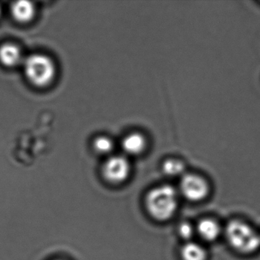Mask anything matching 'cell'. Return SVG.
I'll return each mask as SVG.
<instances>
[{
    "mask_svg": "<svg viewBox=\"0 0 260 260\" xmlns=\"http://www.w3.org/2000/svg\"><path fill=\"white\" fill-rule=\"evenodd\" d=\"M178 192L173 186L162 185L148 191L145 207L150 217L157 221H166L173 217L178 208Z\"/></svg>",
    "mask_w": 260,
    "mask_h": 260,
    "instance_id": "6da1fadb",
    "label": "cell"
},
{
    "mask_svg": "<svg viewBox=\"0 0 260 260\" xmlns=\"http://www.w3.org/2000/svg\"><path fill=\"white\" fill-rule=\"evenodd\" d=\"M224 235L230 246L240 253H253L260 247V234L242 220H231L225 228Z\"/></svg>",
    "mask_w": 260,
    "mask_h": 260,
    "instance_id": "7a4b0ae2",
    "label": "cell"
},
{
    "mask_svg": "<svg viewBox=\"0 0 260 260\" xmlns=\"http://www.w3.org/2000/svg\"><path fill=\"white\" fill-rule=\"evenodd\" d=\"M24 71L30 83L43 87L52 81L56 69L50 57L44 54H32L24 60Z\"/></svg>",
    "mask_w": 260,
    "mask_h": 260,
    "instance_id": "3957f363",
    "label": "cell"
},
{
    "mask_svg": "<svg viewBox=\"0 0 260 260\" xmlns=\"http://www.w3.org/2000/svg\"><path fill=\"white\" fill-rule=\"evenodd\" d=\"M181 194L190 202H198L209 194V184L202 176L193 173L184 174L179 185Z\"/></svg>",
    "mask_w": 260,
    "mask_h": 260,
    "instance_id": "277c9868",
    "label": "cell"
},
{
    "mask_svg": "<svg viewBox=\"0 0 260 260\" xmlns=\"http://www.w3.org/2000/svg\"><path fill=\"white\" fill-rule=\"evenodd\" d=\"M131 166L128 160L122 156H114L105 162L103 174L109 183L119 185L128 179Z\"/></svg>",
    "mask_w": 260,
    "mask_h": 260,
    "instance_id": "5b68a950",
    "label": "cell"
},
{
    "mask_svg": "<svg viewBox=\"0 0 260 260\" xmlns=\"http://www.w3.org/2000/svg\"><path fill=\"white\" fill-rule=\"evenodd\" d=\"M196 234L207 242H213L218 239L221 234L220 225L214 219H202L196 226Z\"/></svg>",
    "mask_w": 260,
    "mask_h": 260,
    "instance_id": "8992f818",
    "label": "cell"
},
{
    "mask_svg": "<svg viewBox=\"0 0 260 260\" xmlns=\"http://www.w3.org/2000/svg\"><path fill=\"white\" fill-rule=\"evenodd\" d=\"M12 14L18 22L26 23L32 19L35 16V7L29 1H18L11 7Z\"/></svg>",
    "mask_w": 260,
    "mask_h": 260,
    "instance_id": "52a82bcc",
    "label": "cell"
},
{
    "mask_svg": "<svg viewBox=\"0 0 260 260\" xmlns=\"http://www.w3.org/2000/svg\"><path fill=\"white\" fill-rule=\"evenodd\" d=\"M22 61V53L16 45L6 44L0 47V62L6 67L16 66Z\"/></svg>",
    "mask_w": 260,
    "mask_h": 260,
    "instance_id": "ba28073f",
    "label": "cell"
},
{
    "mask_svg": "<svg viewBox=\"0 0 260 260\" xmlns=\"http://www.w3.org/2000/svg\"><path fill=\"white\" fill-rule=\"evenodd\" d=\"M182 260H206L208 258L206 249L196 242H186L180 251Z\"/></svg>",
    "mask_w": 260,
    "mask_h": 260,
    "instance_id": "9c48e42d",
    "label": "cell"
},
{
    "mask_svg": "<svg viewBox=\"0 0 260 260\" xmlns=\"http://www.w3.org/2000/svg\"><path fill=\"white\" fill-rule=\"evenodd\" d=\"M145 146V139L141 134H131L125 137L122 141L123 150L128 154L138 155L142 153Z\"/></svg>",
    "mask_w": 260,
    "mask_h": 260,
    "instance_id": "30bf717a",
    "label": "cell"
},
{
    "mask_svg": "<svg viewBox=\"0 0 260 260\" xmlns=\"http://www.w3.org/2000/svg\"><path fill=\"white\" fill-rule=\"evenodd\" d=\"M185 168V164L178 159H168L162 164V171L171 177L183 176Z\"/></svg>",
    "mask_w": 260,
    "mask_h": 260,
    "instance_id": "8fae6325",
    "label": "cell"
},
{
    "mask_svg": "<svg viewBox=\"0 0 260 260\" xmlns=\"http://www.w3.org/2000/svg\"><path fill=\"white\" fill-rule=\"evenodd\" d=\"M94 148L100 153H108L113 149V142L107 137H100L94 141Z\"/></svg>",
    "mask_w": 260,
    "mask_h": 260,
    "instance_id": "7c38bea8",
    "label": "cell"
},
{
    "mask_svg": "<svg viewBox=\"0 0 260 260\" xmlns=\"http://www.w3.org/2000/svg\"><path fill=\"white\" fill-rule=\"evenodd\" d=\"M178 234L179 237L187 242L191 241V239L196 234V226L189 222H182L178 226Z\"/></svg>",
    "mask_w": 260,
    "mask_h": 260,
    "instance_id": "4fadbf2b",
    "label": "cell"
},
{
    "mask_svg": "<svg viewBox=\"0 0 260 260\" xmlns=\"http://www.w3.org/2000/svg\"><path fill=\"white\" fill-rule=\"evenodd\" d=\"M55 260H63V259H55Z\"/></svg>",
    "mask_w": 260,
    "mask_h": 260,
    "instance_id": "5bb4252c",
    "label": "cell"
},
{
    "mask_svg": "<svg viewBox=\"0 0 260 260\" xmlns=\"http://www.w3.org/2000/svg\"><path fill=\"white\" fill-rule=\"evenodd\" d=\"M0 13H1V10H0Z\"/></svg>",
    "mask_w": 260,
    "mask_h": 260,
    "instance_id": "9a60e30c",
    "label": "cell"
}]
</instances>
